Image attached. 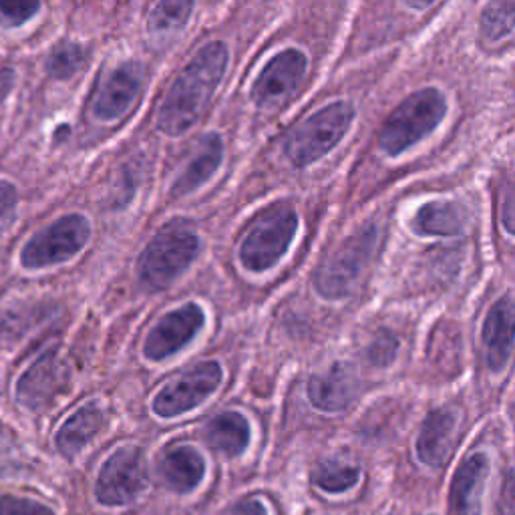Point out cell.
<instances>
[{"instance_id":"cell-11","label":"cell","mask_w":515,"mask_h":515,"mask_svg":"<svg viewBox=\"0 0 515 515\" xmlns=\"http://www.w3.org/2000/svg\"><path fill=\"white\" fill-rule=\"evenodd\" d=\"M204 310L198 304H186L167 312L147 334L143 353L149 361H163L182 351L204 326Z\"/></svg>"},{"instance_id":"cell-15","label":"cell","mask_w":515,"mask_h":515,"mask_svg":"<svg viewBox=\"0 0 515 515\" xmlns=\"http://www.w3.org/2000/svg\"><path fill=\"white\" fill-rule=\"evenodd\" d=\"M487 475L489 457L485 453H473L457 467L449 489L453 515H481V495Z\"/></svg>"},{"instance_id":"cell-16","label":"cell","mask_w":515,"mask_h":515,"mask_svg":"<svg viewBox=\"0 0 515 515\" xmlns=\"http://www.w3.org/2000/svg\"><path fill=\"white\" fill-rule=\"evenodd\" d=\"M457 429V413L449 407L431 411L421 427L417 439V455L429 467H439L445 463Z\"/></svg>"},{"instance_id":"cell-9","label":"cell","mask_w":515,"mask_h":515,"mask_svg":"<svg viewBox=\"0 0 515 515\" xmlns=\"http://www.w3.org/2000/svg\"><path fill=\"white\" fill-rule=\"evenodd\" d=\"M222 383V367L214 361L200 363L178 381L161 389L153 401V411L159 417L182 415L204 403Z\"/></svg>"},{"instance_id":"cell-31","label":"cell","mask_w":515,"mask_h":515,"mask_svg":"<svg viewBox=\"0 0 515 515\" xmlns=\"http://www.w3.org/2000/svg\"><path fill=\"white\" fill-rule=\"evenodd\" d=\"M230 515H268V513H266V507H264L260 501L248 499V501L238 503V505L232 509Z\"/></svg>"},{"instance_id":"cell-32","label":"cell","mask_w":515,"mask_h":515,"mask_svg":"<svg viewBox=\"0 0 515 515\" xmlns=\"http://www.w3.org/2000/svg\"><path fill=\"white\" fill-rule=\"evenodd\" d=\"M15 85V73L11 69H0V103L11 93Z\"/></svg>"},{"instance_id":"cell-14","label":"cell","mask_w":515,"mask_h":515,"mask_svg":"<svg viewBox=\"0 0 515 515\" xmlns=\"http://www.w3.org/2000/svg\"><path fill=\"white\" fill-rule=\"evenodd\" d=\"M357 387L359 377L355 369L347 363H336L328 369V373L310 379L308 399L320 411L338 413L353 403Z\"/></svg>"},{"instance_id":"cell-28","label":"cell","mask_w":515,"mask_h":515,"mask_svg":"<svg viewBox=\"0 0 515 515\" xmlns=\"http://www.w3.org/2000/svg\"><path fill=\"white\" fill-rule=\"evenodd\" d=\"M0 515H55L41 501L17 495H0Z\"/></svg>"},{"instance_id":"cell-12","label":"cell","mask_w":515,"mask_h":515,"mask_svg":"<svg viewBox=\"0 0 515 515\" xmlns=\"http://www.w3.org/2000/svg\"><path fill=\"white\" fill-rule=\"evenodd\" d=\"M67 385V371L57 351L37 359L17 385V397L27 409L39 411L47 407Z\"/></svg>"},{"instance_id":"cell-22","label":"cell","mask_w":515,"mask_h":515,"mask_svg":"<svg viewBox=\"0 0 515 515\" xmlns=\"http://www.w3.org/2000/svg\"><path fill=\"white\" fill-rule=\"evenodd\" d=\"M415 232L421 236H457L463 232V208L449 202H431L419 208L415 216Z\"/></svg>"},{"instance_id":"cell-25","label":"cell","mask_w":515,"mask_h":515,"mask_svg":"<svg viewBox=\"0 0 515 515\" xmlns=\"http://www.w3.org/2000/svg\"><path fill=\"white\" fill-rule=\"evenodd\" d=\"M513 3L489 5L481 15V31L487 41H501L513 33Z\"/></svg>"},{"instance_id":"cell-8","label":"cell","mask_w":515,"mask_h":515,"mask_svg":"<svg viewBox=\"0 0 515 515\" xmlns=\"http://www.w3.org/2000/svg\"><path fill=\"white\" fill-rule=\"evenodd\" d=\"M147 487L145 457L139 447H123L115 451L101 467L95 495L103 505L133 503Z\"/></svg>"},{"instance_id":"cell-26","label":"cell","mask_w":515,"mask_h":515,"mask_svg":"<svg viewBox=\"0 0 515 515\" xmlns=\"http://www.w3.org/2000/svg\"><path fill=\"white\" fill-rule=\"evenodd\" d=\"M85 49L73 43H65L53 51L49 57V73L57 79H69L73 77L85 63Z\"/></svg>"},{"instance_id":"cell-4","label":"cell","mask_w":515,"mask_h":515,"mask_svg":"<svg viewBox=\"0 0 515 515\" xmlns=\"http://www.w3.org/2000/svg\"><path fill=\"white\" fill-rule=\"evenodd\" d=\"M375 246L377 228L373 224H367L349 236L316 270L314 286L318 294L328 300L349 296L355 290L367 264L371 262Z\"/></svg>"},{"instance_id":"cell-13","label":"cell","mask_w":515,"mask_h":515,"mask_svg":"<svg viewBox=\"0 0 515 515\" xmlns=\"http://www.w3.org/2000/svg\"><path fill=\"white\" fill-rule=\"evenodd\" d=\"M143 69L137 63H125L115 69L99 87L93 103L95 117L103 121H115L123 117L133 105L141 89Z\"/></svg>"},{"instance_id":"cell-3","label":"cell","mask_w":515,"mask_h":515,"mask_svg":"<svg viewBox=\"0 0 515 515\" xmlns=\"http://www.w3.org/2000/svg\"><path fill=\"white\" fill-rule=\"evenodd\" d=\"M447 101L437 89H421L407 97L387 119L381 131V147L389 155H401L425 139L445 117Z\"/></svg>"},{"instance_id":"cell-21","label":"cell","mask_w":515,"mask_h":515,"mask_svg":"<svg viewBox=\"0 0 515 515\" xmlns=\"http://www.w3.org/2000/svg\"><path fill=\"white\" fill-rule=\"evenodd\" d=\"M208 443L226 457H238L250 443V425L240 413H222L206 427Z\"/></svg>"},{"instance_id":"cell-29","label":"cell","mask_w":515,"mask_h":515,"mask_svg":"<svg viewBox=\"0 0 515 515\" xmlns=\"http://www.w3.org/2000/svg\"><path fill=\"white\" fill-rule=\"evenodd\" d=\"M41 9L39 3H0V25L3 27H19L29 21Z\"/></svg>"},{"instance_id":"cell-27","label":"cell","mask_w":515,"mask_h":515,"mask_svg":"<svg viewBox=\"0 0 515 515\" xmlns=\"http://www.w3.org/2000/svg\"><path fill=\"white\" fill-rule=\"evenodd\" d=\"M399 351V340L391 330H381L367 349V359L373 367H387L395 361Z\"/></svg>"},{"instance_id":"cell-23","label":"cell","mask_w":515,"mask_h":515,"mask_svg":"<svg viewBox=\"0 0 515 515\" xmlns=\"http://www.w3.org/2000/svg\"><path fill=\"white\" fill-rule=\"evenodd\" d=\"M359 481V467L342 461H324L312 473V483L328 493H342Z\"/></svg>"},{"instance_id":"cell-33","label":"cell","mask_w":515,"mask_h":515,"mask_svg":"<svg viewBox=\"0 0 515 515\" xmlns=\"http://www.w3.org/2000/svg\"><path fill=\"white\" fill-rule=\"evenodd\" d=\"M409 7L423 11V9H429V7H431V3H425V5H421V3H409Z\"/></svg>"},{"instance_id":"cell-1","label":"cell","mask_w":515,"mask_h":515,"mask_svg":"<svg viewBox=\"0 0 515 515\" xmlns=\"http://www.w3.org/2000/svg\"><path fill=\"white\" fill-rule=\"evenodd\" d=\"M226 65L228 49L220 41L202 47L186 65L159 109L157 125L165 135L178 137L200 121L226 73Z\"/></svg>"},{"instance_id":"cell-30","label":"cell","mask_w":515,"mask_h":515,"mask_svg":"<svg viewBox=\"0 0 515 515\" xmlns=\"http://www.w3.org/2000/svg\"><path fill=\"white\" fill-rule=\"evenodd\" d=\"M15 208H17V190L7 182H0V232L13 222Z\"/></svg>"},{"instance_id":"cell-5","label":"cell","mask_w":515,"mask_h":515,"mask_svg":"<svg viewBox=\"0 0 515 515\" xmlns=\"http://www.w3.org/2000/svg\"><path fill=\"white\" fill-rule=\"evenodd\" d=\"M355 111L349 103L336 101L302 121L286 141V155L296 167H306L326 155L347 135Z\"/></svg>"},{"instance_id":"cell-7","label":"cell","mask_w":515,"mask_h":515,"mask_svg":"<svg viewBox=\"0 0 515 515\" xmlns=\"http://www.w3.org/2000/svg\"><path fill=\"white\" fill-rule=\"evenodd\" d=\"M91 234L89 222L83 216L71 214L47 230L39 232L23 250V266L25 268H47L53 264H61L73 258L83 250Z\"/></svg>"},{"instance_id":"cell-20","label":"cell","mask_w":515,"mask_h":515,"mask_svg":"<svg viewBox=\"0 0 515 515\" xmlns=\"http://www.w3.org/2000/svg\"><path fill=\"white\" fill-rule=\"evenodd\" d=\"M103 423H105V415H103V411L97 405L91 403V405L81 407L59 429V433H57V447H59V451L65 457L73 459L101 431Z\"/></svg>"},{"instance_id":"cell-6","label":"cell","mask_w":515,"mask_h":515,"mask_svg":"<svg viewBox=\"0 0 515 515\" xmlns=\"http://www.w3.org/2000/svg\"><path fill=\"white\" fill-rule=\"evenodd\" d=\"M298 230V216L288 206L268 208L256 218L240 246V260L250 272L272 268L290 248Z\"/></svg>"},{"instance_id":"cell-10","label":"cell","mask_w":515,"mask_h":515,"mask_svg":"<svg viewBox=\"0 0 515 515\" xmlns=\"http://www.w3.org/2000/svg\"><path fill=\"white\" fill-rule=\"evenodd\" d=\"M306 57L298 49L278 53L260 73L252 87V99L262 109L282 107L300 87L306 73Z\"/></svg>"},{"instance_id":"cell-24","label":"cell","mask_w":515,"mask_h":515,"mask_svg":"<svg viewBox=\"0 0 515 515\" xmlns=\"http://www.w3.org/2000/svg\"><path fill=\"white\" fill-rule=\"evenodd\" d=\"M194 5L188 0H176V3H159L149 17L151 33H171L178 31L188 23Z\"/></svg>"},{"instance_id":"cell-18","label":"cell","mask_w":515,"mask_h":515,"mask_svg":"<svg viewBox=\"0 0 515 515\" xmlns=\"http://www.w3.org/2000/svg\"><path fill=\"white\" fill-rule=\"evenodd\" d=\"M159 471L171 489L178 493H188L202 483L206 475V461L194 447L180 445L165 451L159 463Z\"/></svg>"},{"instance_id":"cell-19","label":"cell","mask_w":515,"mask_h":515,"mask_svg":"<svg viewBox=\"0 0 515 515\" xmlns=\"http://www.w3.org/2000/svg\"><path fill=\"white\" fill-rule=\"evenodd\" d=\"M222 157H224V143L220 135L216 133L206 135L198 147V153L194 155V159L190 161V165L184 169V174L176 182L174 194L186 196L202 188L216 174V169L222 163Z\"/></svg>"},{"instance_id":"cell-17","label":"cell","mask_w":515,"mask_h":515,"mask_svg":"<svg viewBox=\"0 0 515 515\" xmlns=\"http://www.w3.org/2000/svg\"><path fill=\"white\" fill-rule=\"evenodd\" d=\"M483 345L487 349L489 369L501 371L511 357L513 345V306L509 296L491 306L483 324Z\"/></svg>"},{"instance_id":"cell-2","label":"cell","mask_w":515,"mask_h":515,"mask_svg":"<svg viewBox=\"0 0 515 515\" xmlns=\"http://www.w3.org/2000/svg\"><path fill=\"white\" fill-rule=\"evenodd\" d=\"M200 254V238L196 230L184 222L174 220L165 224L143 250L137 272L141 282L159 290L174 282Z\"/></svg>"}]
</instances>
